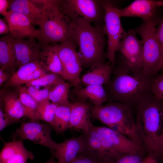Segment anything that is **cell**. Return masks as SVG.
Masks as SVG:
<instances>
[{"mask_svg": "<svg viewBox=\"0 0 163 163\" xmlns=\"http://www.w3.org/2000/svg\"><path fill=\"white\" fill-rule=\"evenodd\" d=\"M113 67V77L103 86L107 101L136 106L142 98L150 92L152 77L144 74L141 70L131 67L122 56L117 66Z\"/></svg>", "mask_w": 163, "mask_h": 163, "instance_id": "1", "label": "cell"}, {"mask_svg": "<svg viewBox=\"0 0 163 163\" xmlns=\"http://www.w3.org/2000/svg\"><path fill=\"white\" fill-rule=\"evenodd\" d=\"M136 106V125L144 150L147 155L157 160L159 157L157 141L163 121L161 101L150 92L142 98Z\"/></svg>", "mask_w": 163, "mask_h": 163, "instance_id": "2", "label": "cell"}, {"mask_svg": "<svg viewBox=\"0 0 163 163\" xmlns=\"http://www.w3.org/2000/svg\"><path fill=\"white\" fill-rule=\"evenodd\" d=\"M132 107L117 102H109L98 106L91 105V117L121 133L144 149L134 118Z\"/></svg>", "mask_w": 163, "mask_h": 163, "instance_id": "3", "label": "cell"}, {"mask_svg": "<svg viewBox=\"0 0 163 163\" xmlns=\"http://www.w3.org/2000/svg\"><path fill=\"white\" fill-rule=\"evenodd\" d=\"M44 13L38 24L40 29L38 40L42 46L74 38L75 23L62 11L58 0H45Z\"/></svg>", "mask_w": 163, "mask_h": 163, "instance_id": "4", "label": "cell"}, {"mask_svg": "<svg viewBox=\"0 0 163 163\" xmlns=\"http://www.w3.org/2000/svg\"><path fill=\"white\" fill-rule=\"evenodd\" d=\"M75 23L74 37L78 46V52L82 66L91 67L104 62L105 34L103 27L83 21Z\"/></svg>", "mask_w": 163, "mask_h": 163, "instance_id": "5", "label": "cell"}, {"mask_svg": "<svg viewBox=\"0 0 163 163\" xmlns=\"http://www.w3.org/2000/svg\"><path fill=\"white\" fill-rule=\"evenodd\" d=\"M160 20L155 16L143 22L134 31L141 36L143 45L142 73L149 77L163 70V54L156 35Z\"/></svg>", "mask_w": 163, "mask_h": 163, "instance_id": "6", "label": "cell"}, {"mask_svg": "<svg viewBox=\"0 0 163 163\" xmlns=\"http://www.w3.org/2000/svg\"><path fill=\"white\" fill-rule=\"evenodd\" d=\"M58 4L63 13L75 23L83 21L98 24L104 18L101 1L58 0Z\"/></svg>", "mask_w": 163, "mask_h": 163, "instance_id": "7", "label": "cell"}, {"mask_svg": "<svg viewBox=\"0 0 163 163\" xmlns=\"http://www.w3.org/2000/svg\"><path fill=\"white\" fill-rule=\"evenodd\" d=\"M104 10L105 25L103 29L107 37V48L105 57L112 67L115 65V54L120 41L126 32L122 26L118 8L109 1H101Z\"/></svg>", "mask_w": 163, "mask_h": 163, "instance_id": "8", "label": "cell"}, {"mask_svg": "<svg viewBox=\"0 0 163 163\" xmlns=\"http://www.w3.org/2000/svg\"><path fill=\"white\" fill-rule=\"evenodd\" d=\"M55 44L62 64L64 79L77 87L81 81L79 76L83 66L76 51L78 45L75 38Z\"/></svg>", "mask_w": 163, "mask_h": 163, "instance_id": "9", "label": "cell"}, {"mask_svg": "<svg viewBox=\"0 0 163 163\" xmlns=\"http://www.w3.org/2000/svg\"><path fill=\"white\" fill-rule=\"evenodd\" d=\"M53 129L48 123L22 122L20 126L14 132L13 139L23 141L25 140L31 141L35 144L48 148L52 154L57 144L51 136Z\"/></svg>", "mask_w": 163, "mask_h": 163, "instance_id": "10", "label": "cell"}, {"mask_svg": "<svg viewBox=\"0 0 163 163\" xmlns=\"http://www.w3.org/2000/svg\"><path fill=\"white\" fill-rule=\"evenodd\" d=\"M83 135L85 146L81 153L91 156L104 163H112L124 154L117 151L105 137L91 129L88 133Z\"/></svg>", "mask_w": 163, "mask_h": 163, "instance_id": "11", "label": "cell"}, {"mask_svg": "<svg viewBox=\"0 0 163 163\" xmlns=\"http://www.w3.org/2000/svg\"><path fill=\"white\" fill-rule=\"evenodd\" d=\"M117 51L132 68L141 70L142 63L143 45L134 30L126 32L121 40Z\"/></svg>", "mask_w": 163, "mask_h": 163, "instance_id": "12", "label": "cell"}, {"mask_svg": "<svg viewBox=\"0 0 163 163\" xmlns=\"http://www.w3.org/2000/svg\"><path fill=\"white\" fill-rule=\"evenodd\" d=\"M91 129L104 136L117 151L121 154L144 153V150L138 144L116 130L93 125Z\"/></svg>", "mask_w": 163, "mask_h": 163, "instance_id": "13", "label": "cell"}, {"mask_svg": "<svg viewBox=\"0 0 163 163\" xmlns=\"http://www.w3.org/2000/svg\"><path fill=\"white\" fill-rule=\"evenodd\" d=\"M11 30V34L15 39L34 38L38 39L40 30L37 29L29 19L18 12L9 11L4 18Z\"/></svg>", "mask_w": 163, "mask_h": 163, "instance_id": "14", "label": "cell"}, {"mask_svg": "<svg viewBox=\"0 0 163 163\" xmlns=\"http://www.w3.org/2000/svg\"><path fill=\"white\" fill-rule=\"evenodd\" d=\"M162 6V0H136L124 8H118V12L120 17H139L145 21L155 16L158 9Z\"/></svg>", "mask_w": 163, "mask_h": 163, "instance_id": "15", "label": "cell"}, {"mask_svg": "<svg viewBox=\"0 0 163 163\" xmlns=\"http://www.w3.org/2000/svg\"><path fill=\"white\" fill-rule=\"evenodd\" d=\"M85 140L83 135L65 139L57 143L52 154L57 159V163H70L84 151Z\"/></svg>", "mask_w": 163, "mask_h": 163, "instance_id": "16", "label": "cell"}, {"mask_svg": "<svg viewBox=\"0 0 163 163\" xmlns=\"http://www.w3.org/2000/svg\"><path fill=\"white\" fill-rule=\"evenodd\" d=\"M36 38L15 39L14 46L16 57L15 69L36 60H39L42 44Z\"/></svg>", "mask_w": 163, "mask_h": 163, "instance_id": "17", "label": "cell"}, {"mask_svg": "<svg viewBox=\"0 0 163 163\" xmlns=\"http://www.w3.org/2000/svg\"><path fill=\"white\" fill-rule=\"evenodd\" d=\"M46 71L39 60L30 62L18 68L9 78L5 86L14 87L26 84L46 75Z\"/></svg>", "mask_w": 163, "mask_h": 163, "instance_id": "18", "label": "cell"}, {"mask_svg": "<svg viewBox=\"0 0 163 163\" xmlns=\"http://www.w3.org/2000/svg\"><path fill=\"white\" fill-rule=\"evenodd\" d=\"M34 157L33 152L26 148L23 141L13 139L4 143L0 153V163H27Z\"/></svg>", "mask_w": 163, "mask_h": 163, "instance_id": "19", "label": "cell"}, {"mask_svg": "<svg viewBox=\"0 0 163 163\" xmlns=\"http://www.w3.org/2000/svg\"><path fill=\"white\" fill-rule=\"evenodd\" d=\"M9 11L25 16L34 26L38 25L44 16L45 0H9Z\"/></svg>", "mask_w": 163, "mask_h": 163, "instance_id": "20", "label": "cell"}, {"mask_svg": "<svg viewBox=\"0 0 163 163\" xmlns=\"http://www.w3.org/2000/svg\"><path fill=\"white\" fill-rule=\"evenodd\" d=\"M91 105L81 101L71 103L68 129L82 130L87 134L93 125L90 120Z\"/></svg>", "mask_w": 163, "mask_h": 163, "instance_id": "21", "label": "cell"}, {"mask_svg": "<svg viewBox=\"0 0 163 163\" xmlns=\"http://www.w3.org/2000/svg\"><path fill=\"white\" fill-rule=\"evenodd\" d=\"M14 40L11 34L5 35L0 39V69L11 75L16 69Z\"/></svg>", "mask_w": 163, "mask_h": 163, "instance_id": "22", "label": "cell"}, {"mask_svg": "<svg viewBox=\"0 0 163 163\" xmlns=\"http://www.w3.org/2000/svg\"><path fill=\"white\" fill-rule=\"evenodd\" d=\"M112 69V66L109 62L95 64L91 66L88 72L83 75L81 81L86 86H103L110 81Z\"/></svg>", "mask_w": 163, "mask_h": 163, "instance_id": "23", "label": "cell"}, {"mask_svg": "<svg viewBox=\"0 0 163 163\" xmlns=\"http://www.w3.org/2000/svg\"><path fill=\"white\" fill-rule=\"evenodd\" d=\"M39 60L40 65L46 70L59 74L64 79L62 64L55 43L43 46Z\"/></svg>", "mask_w": 163, "mask_h": 163, "instance_id": "24", "label": "cell"}, {"mask_svg": "<svg viewBox=\"0 0 163 163\" xmlns=\"http://www.w3.org/2000/svg\"><path fill=\"white\" fill-rule=\"evenodd\" d=\"M76 96L81 101L94 106H98L107 101L106 92L103 85H89L83 88L75 87Z\"/></svg>", "mask_w": 163, "mask_h": 163, "instance_id": "25", "label": "cell"}, {"mask_svg": "<svg viewBox=\"0 0 163 163\" xmlns=\"http://www.w3.org/2000/svg\"><path fill=\"white\" fill-rule=\"evenodd\" d=\"M3 110L10 117L18 122L25 116L24 108L18 94L14 92L6 93L3 97Z\"/></svg>", "mask_w": 163, "mask_h": 163, "instance_id": "26", "label": "cell"}, {"mask_svg": "<svg viewBox=\"0 0 163 163\" xmlns=\"http://www.w3.org/2000/svg\"><path fill=\"white\" fill-rule=\"evenodd\" d=\"M71 103L69 105L58 106L50 124L57 134H62L67 129L70 115Z\"/></svg>", "mask_w": 163, "mask_h": 163, "instance_id": "27", "label": "cell"}, {"mask_svg": "<svg viewBox=\"0 0 163 163\" xmlns=\"http://www.w3.org/2000/svg\"><path fill=\"white\" fill-rule=\"evenodd\" d=\"M72 85L62 81L52 87L50 90L49 98L52 103L58 106L70 104L68 100L69 93Z\"/></svg>", "mask_w": 163, "mask_h": 163, "instance_id": "28", "label": "cell"}, {"mask_svg": "<svg viewBox=\"0 0 163 163\" xmlns=\"http://www.w3.org/2000/svg\"><path fill=\"white\" fill-rule=\"evenodd\" d=\"M19 98L24 109V116L32 122H39L36 115L37 102L28 93L27 87H20L18 90Z\"/></svg>", "mask_w": 163, "mask_h": 163, "instance_id": "29", "label": "cell"}, {"mask_svg": "<svg viewBox=\"0 0 163 163\" xmlns=\"http://www.w3.org/2000/svg\"><path fill=\"white\" fill-rule=\"evenodd\" d=\"M58 107L57 105L50 102L49 99L38 103L36 113L37 119L39 121H44L50 125Z\"/></svg>", "mask_w": 163, "mask_h": 163, "instance_id": "30", "label": "cell"}, {"mask_svg": "<svg viewBox=\"0 0 163 163\" xmlns=\"http://www.w3.org/2000/svg\"><path fill=\"white\" fill-rule=\"evenodd\" d=\"M64 80L60 75L50 72L26 85L27 87L30 86L35 87L43 86L45 88H51Z\"/></svg>", "mask_w": 163, "mask_h": 163, "instance_id": "31", "label": "cell"}, {"mask_svg": "<svg viewBox=\"0 0 163 163\" xmlns=\"http://www.w3.org/2000/svg\"><path fill=\"white\" fill-rule=\"evenodd\" d=\"M26 87L28 93L38 104L49 99V93L51 88L47 87L39 89L34 86Z\"/></svg>", "mask_w": 163, "mask_h": 163, "instance_id": "32", "label": "cell"}, {"mask_svg": "<svg viewBox=\"0 0 163 163\" xmlns=\"http://www.w3.org/2000/svg\"><path fill=\"white\" fill-rule=\"evenodd\" d=\"M144 153H134L124 154L112 163H142Z\"/></svg>", "mask_w": 163, "mask_h": 163, "instance_id": "33", "label": "cell"}, {"mask_svg": "<svg viewBox=\"0 0 163 163\" xmlns=\"http://www.w3.org/2000/svg\"><path fill=\"white\" fill-rule=\"evenodd\" d=\"M150 92L158 99L163 101V80L155 77L152 78L150 85Z\"/></svg>", "mask_w": 163, "mask_h": 163, "instance_id": "34", "label": "cell"}, {"mask_svg": "<svg viewBox=\"0 0 163 163\" xmlns=\"http://www.w3.org/2000/svg\"><path fill=\"white\" fill-rule=\"evenodd\" d=\"M70 163H104L91 156L82 153L78 155Z\"/></svg>", "mask_w": 163, "mask_h": 163, "instance_id": "35", "label": "cell"}, {"mask_svg": "<svg viewBox=\"0 0 163 163\" xmlns=\"http://www.w3.org/2000/svg\"><path fill=\"white\" fill-rule=\"evenodd\" d=\"M17 122L8 117L1 108L0 109V131L9 125L18 123Z\"/></svg>", "mask_w": 163, "mask_h": 163, "instance_id": "36", "label": "cell"}, {"mask_svg": "<svg viewBox=\"0 0 163 163\" xmlns=\"http://www.w3.org/2000/svg\"><path fill=\"white\" fill-rule=\"evenodd\" d=\"M10 9V2L7 0H0V14L6 17Z\"/></svg>", "mask_w": 163, "mask_h": 163, "instance_id": "37", "label": "cell"}, {"mask_svg": "<svg viewBox=\"0 0 163 163\" xmlns=\"http://www.w3.org/2000/svg\"><path fill=\"white\" fill-rule=\"evenodd\" d=\"M11 34L10 27L4 18L0 19V34L6 35Z\"/></svg>", "mask_w": 163, "mask_h": 163, "instance_id": "38", "label": "cell"}, {"mask_svg": "<svg viewBox=\"0 0 163 163\" xmlns=\"http://www.w3.org/2000/svg\"><path fill=\"white\" fill-rule=\"evenodd\" d=\"M156 35L160 45L163 54V20L156 29Z\"/></svg>", "mask_w": 163, "mask_h": 163, "instance_id": "39", "label": "cell"}, {"mask_svg": "<svg viewBox=\"0 0 163 163\" xmlns=\"http://www.w3.org/2000/svg\"><path fill=\"white\" fill-rule=\"evenodd\" d=\"M157 148L159 157L163 152V129L158 136L157 141Z\"/></svg>", "mask_w": 163, "mask_h": 163, "instance_id": "40", "label": "cell"}, {"mask_svg": "<svg viewBox=\"0 0 163 163\" xmlns=\"http://www.w3.org/2000/svg\"><path fill=\"white\" fill-rule=\"evenodd\" d=\"M8 74L7 72L0 69V85L1 86L7 79L8 80Z\"/></svg>", "mask_w": 163, "mask_h": 163, "instance_id": "41", "label": "cell"}, {"mask_svg": "<svg viewBox=\"0 0 163 163\" xmlns=\"http://www.w3.org/2000/svg\"><path fill=\"white\" fill-rule=\"evenodd\" d=\"M142 163H158L157 160L153 157L147 155L143 159Z\"/></svg>", "mask_w": 163, "mask_h": 163, "instance_id": "42", "label": "cell"}, {"mask_svg": "<svg viewBox=\"0 0 163 163\" xmlns=\"http://www.w3.org/2000/svg\"><path fill=\"white\" fill-rule=\"evenodd\" d=\"M161 71V73L155 77L158 79L163 80V70H162Z\"/></svg>", "mask_w": 163, "mask_h": 163, "instance_id": "43", "label": "cell"}, {"mask_svg": "<svg viewBox=\"0 0 163 163\" xmlns=\"http://www.w3.org/2000/svg\"><path fill=\"white\" fill-rule=\"evenodd\" d=\"M45 163H57V162L55 161L53 157H52Z\"/></svg>", "mask_w": 163, "mask_h": 163, "instance_id": "44", "label": "cell"}, {"mask_svg": "<svg viewBox=\"0 0 163 163\" xmlns=\"http://www.w3.org/2000/svg\"><path fill=\"white\" fill-rule=\"evenodd\" d=\"M160 157H161V160L163 163V152L161 154Z\"/></svg>", "mask_w": 163, "mask_h": 163, "instance_id": "45", "label": "cell"}, {"mask_svg": "<svg viewBox=\"0 0 163 163\" xmlns=\"http://www.w3.org/2000/svg\"><path fill=\"white\" fill-rule=\"evenodd\" d=\"M161 104H162V110H163V101H161Z\"/></svg>", "mask_w": 163, "mask_h": 163, "instance_id": "46", "label": "cell"}]
</instances>
